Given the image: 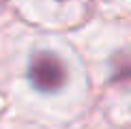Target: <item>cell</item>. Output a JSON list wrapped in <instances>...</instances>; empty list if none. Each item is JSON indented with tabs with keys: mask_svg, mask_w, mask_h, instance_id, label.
Here are the masks:
<instances>
[{
	"mask_svg": "<svg viewBox=\"0 0 131 129\" xmlns=\"http://www.w3.org/2000/svg\"><path fill=\"white\" fill-rule=\"evenodd\" d=\"M26 73L32 88L39 93H56L67 82V67L54 52H35Z\"/></svg>",
	"mask_w": 131,
	"mask_h": 129,
	"instance_id": "obj_1",
	"label": "cell"
}]
</instances>
